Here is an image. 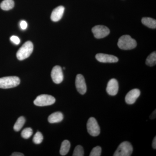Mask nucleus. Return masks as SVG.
Returning a JSON list of instances; mask_svg holds the SVG:
<instances>
[{
  "label": "nucleus",
  "mask_w": 156,
  "mask_h": 156,
  "mask_svg": "<svg viewBox=\"0 0 156 156\" xmlns=\"http://www.w3.org/2000/svg\"><path fill=\"white\" fill-rule=\"evenodd\" d=\"M43 139H44V137H43L42 133L38 131L34 136L33 141L35 144H40L43 141Z\"/></svg>",
  "instance_id": "412c9836"
},
{
  "label": "nucleus",
  "mask_w": 156,
  "mask_h": 156,
  "mask_svg": "<svg viewBox=\"0 0 156 156\" xmlns=\"http://www.w3.org/2000/svg\"><path fill=\"white\" fill-rule=\"evenodd\" d=\"M119 89V83L116 79L110 80L107 84L106 91L109 95L115 96L118 93Z\"/></svg>",
  "instance_id": "9b49d317"
},
{
  "label": "nucleus",
  "mask_w": 156,
  "mask_h": 156,
  "mask_svg": "<svg viewBox=\"0 0 156 156\" xmlns=\"http://www.w3.org/2000/svg\"><path fill=\"white\" fill-rule=\"evenodd\" d=\"M70 147V143L68 140H63L62 143L60 151H59L60 154L62 156H65L67 154L69 151Z\"/></svg>",
  "instance_id": "2eb2a0df"
},
{
  "label": "nucleus",
  "mask_w": 156,
  "mask_h": 156,
  "mask_svg": "<svg viewBox=\"0 0 156 156\" xmlns=\"http://www.w3.org/2000/svg\"><path fill=\"white\" fill-rule=\"evenodd\" d=\"M65 8L63 6H59L54 9L51 14V20L53 22H57L62 18L64 14Z\"/></svg>",
  "instance_id": "ddd939ff"
},
{
  "label": "nucleus",
  "mask_w": 156,
  "mask_h": 156,
  "mask_svg": "<svg viewBox=\"0 0 156 156\" xmlns=\"http://www.w3.org/2000/svg\"><path fill=\"white\" fill-rule=\"evenodd\" d=\"M141 22L144 25L149 28L155 29L156 28V20L151 17H143L141 20Z\"/></svg>",
  "instance_id": "dca6fc26"
},
{
  "label": "nucleus",
  "mask_w": 156,
  "mask_h": 156,
  "mask_svg": "<svg viewBox=\"0 0 156 156\" xmlns=\"http://www.w3.org/2000/svg\"><path fill=\"white\" fill-rule=\"evenodd\" d=\"M156 63V52H153L149 55L146 60V64L150 66L155 65Z\"/></svg>",
  "instance_id": "6ab92c4d"
},
{
  "label": "nucleus",
  "mask_w": 156,
  "mask_h": 156,
  "mask_svg": "<svg viewBox=\"0 0 156 156\" xmlns=\"http://www.w3.org/2000/svg\"><path fill=\"white\" fill-rule=\"evenodd\" d=\"M56 99L51 95H39L34 101L35 105L37 106H45L52 105L55 102Z\"/></svg>",
  "instance_id": "39448f33"
},
{
  "label": "nucleus",
  "mask_w": 156,
  "mask_h": 156,
  "mask_svg": "<svg viewBox=\"0 0 156 156\" xmlns=\"http://www.w3.org/2000/svg\"><path fill=\"white\" fill-rule=\"evenodd\" d=\"M20 80L17 76H7L0 78V88L10 89L18 86Z\"/></svg>",
  "instance_id": "7ed1b4c3"
},
{
  "label": "nucleus",
  "mask_w": 156,
  "mask_h": 156,
  "mask_svg": "<svg viewBox=\"0 0 156 156\" xmlns=\"http://www.w3.org/2000/svg\"><path fill=\"white\" fill-rule=\"evenodd\" d=\"M140 91L139 89H132L127 93L126 96V101L128 104L131 105L135 103L136 99L139 97Z\"/></svg>",
  "instance_id": "f8f14e48"
},
{
  "label": "nucleus",
  "mask_w": 156,
  "mask_h": 156,
  "mask_svg": "<svg viewBox=\"0 0 156 156\" xmlns=\"http://www.w3.org/2000/svg\"><path fill=\"white\" fill-rule=\"evenodd\" d=\"M20 27L22 30L26 29L27 27V23L24 20H22L20 22Z\"/></svg>",
  "instance_id": "393cba45"
},
{
  "label": "nucleus",
  "mask_w": 156,
  "mask_h": 156,
  "mask_svg": "<svg viewBox=\"0 0 156 156\" xmlns=\"http://www.w3.org/2000/svg\"><path fill=\"white\" fill-rule=\"evenodd\" d=\"M63 69H65V67H63Z\"/></svg>",
  "instance_id": "c85d7f7f"
},
{
  "label": "nucleus",
  "mask_w": 156,
  "mask_h": 156,
  "mask_svg": "<svg viewBox=\"0 0 156 156\" xmlns=\"http://www.w3.org/2000/svg\"><path fill=\"white\" fill-rule=\"evenodd\" d=\"M12 156H23L24 155L19 152H14L11 155Z\"/></svg>",
  "instance_id": "a878e982"
},
{
  "label": "nucleus",
  "mask_w": 156,
  "mask_h": 156,
  "mask_svg": "<svg viewBox=\"0 0 156 156\" xmlns=\"http://www.w3.org/2000/svg\"><path fill=\"white\" fill-rule=\"evenodd\" d=\"M26 120L24 117L23 116H20L17 119L16 123L14 124V131H19L21 130V128L24 126L25 124Z\"/></svg>",
  "instance_id": "a211bd4d"
},
{
  "label": "nucleus",
  "mask_w": 156,
  "mask_h": 156,
  "mask_svg": "<svg viewBox=\"0 0 156 156\" xmlns=\"http://www.w3.org/2000/svg\"><path fill=\"white\" fill-rule=\"evenodd\" d=\"M136 41L128 35L120 37L118 43L119 48L123 50H132L136 48Z\"/></svg>",
  "instance_id": "f257e3e1"
},
{
  "label": "nucleus",
  "mask_w": 156,
  "mask_h": 156,
  "mask_svg": "<svg viewBox=\"0 0 156 156\" xmlns=\"http://www.w3.org/2000/svg\"><path fill=\"white\" fill-rule=\"evenodd\" d=\"M14 2L13 0H4L0 4V7L4 11H9L14 8Z\"/></svg>",
  "instance_id": "f3484780"
},
{
  "label": "nucleus",
  "mask_w": 156,
  "mask_h": 156,
  "mask_svg": "<svg viewBox=\"0 0 156 156\" xmlns=\"http://www.w3.org/2000/svg\"><path fill=\"white\" fill-rule=\"evenodd\" d=\"M33 130L30 128H26L21 132V136L24 139H28L32 136Z\"/></svg>",
  "instance_id": "aec40b11"
},
{
  "label": "nucleus",
  "mask_w": 156,
  "mask_h": 156,
  "mask_svg": "<svg viewBox=\"0 0 156 156\" xmlns=\"http://www.w3.org/2000/svg\"><path fill=\"white\" fill-rule=\"evenodd\" d=\"M84 155V151L83 147L78 145L75 148L73 156H83Z\"/></svg>",
  "instance_id": "4be33fe9"
},
{
  "label": "nucleus",
  "mask_w": 156,
  "mask_h": 156,
  "mask_svg": "<svg viewBox=\"0 0 156 156\" xmlns=\"http://www.w3.org/2000/svg\"><path fill=\"white\" fill-rule=\"evenodd\" d=\"M156 110H155L153 112L151 115L150 118L151 119H155L156 118Z\"/></svg>",
  "instance_id": "cd10ccee"
},
{
  "label": "nucleus",
  "mask_w": 156,
  "mask_h": 156,
  "mask_svg": "<svg viewBox=\"0 0 156 156\" xmlns=\"http://www.w3.org/2000/svg\"><path fill=\"white\" fill-rule=\"evenodd\" d=\"M98 61L103 63H114L119 61V58L116 56L104 53H98L95 56Z\"/></svg>",
  "instance_id": "9d476101"
},
{
  "label": "nucleus",
  "mask_w": 156,
  "mask_h": 156,
  "mask_svg": "<svg viewBox=\"0 0 156 156\" xmlns=\"http://www.w3.org/2000/svg\"><path fill=\"white\" fill-rule=\"evenodd\" d=\"M51 78L53 82L56 84H59L62 82L64 78L62 69L59 66L53 68L51 73Z\"/></svg>",
  "instance_id": "6e6552de"
},
{
  "label": "nucleus",
  "mask_w": 156,
  "mask_h": 156,
  "mask_svg": "<svg viewBox=\"0 0 156 156\" xmlns=\"http://www.w3.org/2000/svg\"><path fill=\"white\" fill-rule=\"evenodd\" d=\"M87 129L88 133L91 136H98L100 133V129L97 121L93 117H91L87 123Z\"/></svg>",
  "instance_id": "423d86ee"
},
{
  "label": "nucleus",
  "mask_w": 156,
  "mask_h": 156,
  "mask_svg": "<svg viewBox=\"0 0 156 156\" xmlns=\"http://www.w3.org/2000/svg\"><path fill=\"white\" fill-rule=\"evenodd\" d=\"M63 115L61 112L53 113L48 117V121L50 123H59L63 119Z\"/></svg>",
  "instance_id": "4468645a"
},
{
  "label": "nucleus",
  "mask_w": 156,
  "mask_h": 156,
  "mask_svg": "<svg viewBox=\"0 0 156 156\" xmlns=\"http://www.w3.org/2000/svg\"><path fill=\"white\" fill-rule=\"evenodd\" d=\"M75 84L78 92L81 95H84L87 92V87L83 76L78 74L76 77Z\"/></svg>",
  "instance_id": "1a4fd4ad"
},
{
  "label": "nucleus",
  "mask_w": 156,
  "mask_h": 156,
  "mask_svg": "<svg viewBox=\"0 0 156 156\" xmlns=\"http://www.w3.org/2000/svg\"><path fill=\"white\" fill-rule=\"evenodd\" d=\"M34 45L30 41L26 42L21 47L17 53L16 56L19 60H23L28 58L32 53Z\"/></svg>",
  "instance_id": "f03ea898"
},
{
  "label": "nucleus",
  "mask_w": 156,
  "mask_h": 156,
  "mask_svg": "<svg viewBox=\"0 0 156 156\" xmlns=\"http://www.w3.org/2000/svg\"><path fill=\"white\" fill-rule=\"evenodd\" d=\"M133 147L128 141H124L119 145L114 156H130L133 152Z\"/></svg>",
  "instance_id": "20e7f679"
},
{
  "label": "nucleus",
  "mask_w": 156,
  "mask_h": 156,
  "mask_svg": "<svg viewBox=\"0 0 156 156\" xmlns=\"http://www.w3.org/2000/svg\"><path fill=\"white\" fill-rule=\"evenodd\" d=\"M10 40L15 44L18 45L20 43V40L19 38L16 36H12L11 37Z\"/></svg>",
  "instance_id": "b1692460"
},
{
  "label": "nucleus",
  "mask_w": 156,
  "mask_h": 156,
  "mask_svg": "<svg viewBox=\"0 0 156 156\" xmlns=\"http://www.w3.org/2000/svg\"><path fill=\"white\" fill-rule=\"evenodd\" d=\"M92 32L94 37L97 39L105 37L110 34L108 27L104 25H96L92 28Z\"/></svg>",
  "instance_id": "0eeeda50"
},
{
  "label": "nucleus",
  "mask_w": 156,
  "mask_h": 156,
  "mask_svg": "<svg viewBox=\"0 0 156 156\" xmlns=\"http://www.w3.org/2000/svg\"><path fill=\"white\" fill-rule=\"evenodd\" d=\"M101 148L100 146H96L92 149L90 156H100L101 155Z\"/></svg>",
  "instance_id": "5701e85b"
},
{
  "label": "nucleus",
  "mask_w": 156,
  "mask_h": 156,
  "mask_svg": "<svg viewBox=\"0 0 156 156\" xmlns=\"http://www.w3.org/2000/svg\"><path fill=\"white\" fill-rule=\"evenodd\" d=\"M152 147L154 149H156V137L155 136L152 142Z\"/></svg>",
  "instance_id": "bb28decb"
}]
</instances>
